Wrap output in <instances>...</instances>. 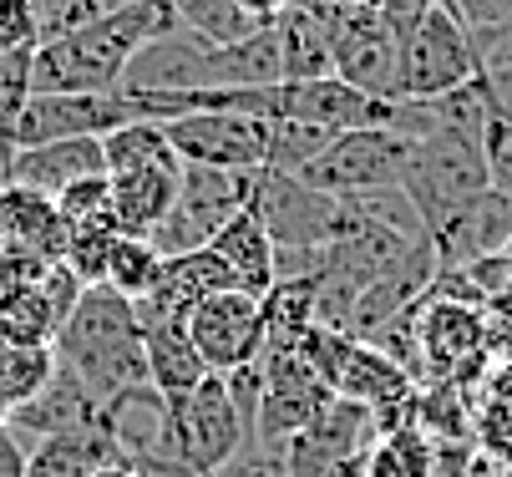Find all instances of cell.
Listing matches in <instances>:
<instances>
[{
	"label": "cell",
	"instance_id": "1",
	"mask_svg": "<svg viewBox=\"0 0 512 477\" xmlns=\"http://www.w3.org/2000/svg\"><path fill=\"white\" fill-rule=\"evenodd\" d=\"M56 366L77 376L92 401H112L122 391L148 386V351H142V315L112 285L82 290L77 310L56 335Z\"/></svg>",
	"mask_w": 512,
	"mask_h": 477
},
{
	"label": "cell",
	"instance_id": "2",
	"mask_svg": "<svg viewBox=\"0 0 512 477\" xmlns=\"http://www.w3.org/2000/svg\"><path fill=\"white\" fill-rule=\"evenodd\" d=\"M168 406V477H218L249 442V422L229 396V381L208 371L188 396Z\"/></svg>",
	"mask_w": 512,
	"mask_h": 477
},
{
	"label": "cell",
	"instance_id": "3",
	"mask_svg": "<svg viewBox=\"0 0 512 477\" xmlns=\"http://www.w3.org/2000/svg\"><path fill=\"white\" fill-rule=\"evenodd\" d=\"M487 188L492 183H487L482 138H467V132H426V138L411 143L401 193L411 198V209L426 224V234L447 229Z\"/></svg>",
	"mask_w": 512,
	"mask_h": 477
},
{
	"label": "cell",
	"instance_id": "4",
	"mask_svg": "<svg viewBox=\"0 0 512 477\" xmlns=\"http://www.w3.org/2000/svg\"><path fill=\"white\" fill-rule=\"evenodd\" d=\"M411 340H416L421 381L477 386V381L492 376L482 305H467V300L431 295V290H426V295L411 305Z\"/></svg>",
	"mask_w": 512,
	"mask_h": 477
},
{
	"label": "cell",
	"instance_id": "5",
	"mask_svg": "<svg viewBox=\"0 0 512 477\" xmlns=\"http://www.w3.org/2000/svg\"><path fill=\"white\" fill-rule=\"evenodd\" d=\"M477 77H482V61H477L467 26L436 0L426 11V21L411 31V41L401 46L396 102H431V97H447V92H457Z\"/></svg>",
	"mask_w": 512,
	"mask_h": 477
},
{
	"label": "cell",
	"instance_id": "6",
	"mask_svg": "<svg viewBox=\"0 0 512 477\" xmlns=\"http://www.w3.org/2000/svg\"><path fill=\"white\" fill-rule=\"evenodd\" d=\"M406 158H411V138H401L391 127H360V132H340L295 178L330 198H365V193L401 188Z\"/></svg>",
	"mask_w": 512,
	"mask_h": 477
},
{
	"label": "cell",
	"instance_id": "7",
	"mask_svg": "<svg viewBox=\"0 0 512 477\" xmlns=\"http://www.w3.org/2000/svg\"><path fill=\"white\" fill-rule=\"evenodd\" d=\"M254 198V173H218V168H193L183 163V183H178V203L168 209V219L153 229V244L163 259L173 254H193L208 249V239L224 229L234 214L249 209Z\"/></svg>",
	"mask_w": 512,
	"mask_h": 477
},
{
	"label": "cell",
	"instance_id": "8",
	"mask_svg": "<svg viewBox=\"0 0 512 477\" xmlns=\"http://www.w3.org/2000/svg\"><path fill=\"white\" fill-rule=\"evenodd\" d=\"M127 122H137V107L122 92H41L0 132V153L66 143V138H107Z\"/></svg>",
	"mask_w": 512,
	"mask_h": 477
},
{
	"label": "cell",
	"instance_id": "9",
	"mask_svg": "<svg viewBox=\"0 0 512 477\" xmlns=\"http://www.w3.org/2000/svg\"><path fill=\"white\" fill-rule=\"evenodd\" d=\"M183 163L218 173H259L269 158V122L249 112H188L158 122Z\"/></svg>",
	"mask_w": 512,
	"mask_h": 477
},
{
	"label": "cell",
	"instance_id": "10",
	"mask_svg": "<svg viewBox=\"0 0 512 477\" xmlns=\"http://www.w3.org/2000/svg\"><path fill=\"white\" fill-rule=\"evenodd\" d=\"M396 66H401V46L386 31V21L376 16L371 0L345 6L330 21V77L335 82H345L365 97L396 102Z\"/></svg>",
	"mask_w": 512,
	"mask_h": 477
},
{
	"label": "cell",
	"instance_id": "11",
	"mask_svg": "<svg viewBox=\"0 0 512 477\" xmlns=\"http://www.w3.org/2000/svg\"><path fill=\"white\" fill-rule=\"evenodd\" d=\"M183 330L193 340L198 361L218 376H229L239 366H254L264 351V305L244 290H224V295H208L203 305H193Z\"/></svg>",
	"mask_w": 512,
	"mask_h": 477
},
{
	"label": "cell",
	"instance_id": "12",
	"mask_svg": "<svg viewBox=\"0 0 512 477\" xmlns=\"http://www.w3.org/2000/svg\"><path fill=\"white\" fill-rule=\"evenodd\" d=\"M371 442H376V417L365 412L360 401L335 396L300 437H289V442L279 447V457H284L289 477H325L330 467L360 457Z\"/></svg>",
	"mask_w": 512,
	"mask_h": 477
},
{
	"label": "cell",
	"instance_id": "13",
	"mask_svg": "<svg viewBox=\"0 0 512 477\" xmlns=\"http://www.w3.org/2000/svg\"><path fill=\"white\" fill-rule=\"evenodd\" d=\"M0 158H6V183L11 188H31V193H46V198H56L61 188L82 183V178L107 173L102 138H66V143H41V148H11Z\"/></svg>",
	"mask_w": 512,
	"mask_h": 477
},
{
	"label": "cell",
	"instance_id": "14",
	"mask_svg": "<svg viewBox=\"0 0 512 477\" xmlns=\"http://www.w3.org/2000/svg\"><path fill=\"white\" fill-rule=\"evenodd\" d=\"M512 244V198L487 188L482 198H472L467 209L431 234V249H436V269H457V264H472V259H487V254H502Z\"/></svg>",
	"mask_w": 512,
	"mask_h": 477
},
{
	"label": "cell",
	"instance_id": "15",
	"mask_svg": "<svg viewBox=\"0 0 512 477\" xmlns=\"http://www.w3.org/2000/svg\"><path fill=\"white\" fill-rule=\"evenodd\" d=\"M224 290H234V275L218 264L213 249H193V254L163 259V275H158L153 295L142 300L137 310L153 315V320H178L183 325L193 305H203L208 295H224Z\"/></svg>",
	"mask_w": 512,
	"mask_h": 477
},
{
	"label": "cell",
	"instance_id": "16",
	"mask_svg": "<svg viewBox=\"0 0 512 477\" xmlns=\"http://www.w3.org/2000/svg\"><path fill=\"white\" fill-rule=\"evenodd\" d=\"M208 249H213L218 264L234 275V290L264 300V295L279 285V244H274V234L264 229V219H259L254 209L234 214L224 229L208 239Z\"/></svg>",
	"mask_w": 512,
	"mask_h": 477
},
{
	"label": "cell",
	"instance_id": "17",
	"mask_svg": "<svg viewBox=\"0 0 512 477\" xmlns=\"http://www.w3.org/2000/svg\"><path fill=\"white\" fill-rule=\"evenodd\" d=\"M0 244L26 249L46 264L66 259V224L56 214V198L31 193V188H0Z\"/></svg>",
	"mask_w": 512,
	"mask_h": 477
},
{
	"label": "cell",
	"instance_id": "18",
	"mask_svg": "<svg viewBox=\"0 0 512 477\" xmlns=\"http://www.w3.org/2000/svg\"><path fill=\"white\" fill-rule=\"evenodd\" d=\"M107 178H112V214H117L122 234L153 239V229L178 203L183 168H132V173H107Z\"/></svg>",
	"mask_w": 512,
	"mask_h": 477
},
{
	"label": "cell",
	"instance_id": "19",
	"mask_svg": "<svg viewBox=\"0 0 512 477\" xmlns=\"http://www.w3.org/2000/svg\"><path fill=\"white\" fill-rule=\"evenodd\" d=\"M137 315H142V310H137ZM142 351H148V386H153L163 401L188 396V391L208 376V366L198 361L193 340H188V330H183L178 320L142 315Z\"/></svg>",
	"mask_w": 512,
	"mask_h": 477
},
{
	"label": "cell",
	"instance_id": "20",
	"mask_svg": "<svg viewBox=\"0 0 512 477\" xmlns=\"http://www.w3.org/2000/svg\"><path fill=\"white\" fill-rule=\"evenodd\" d=\"M112 462H127L122 447L97 427H66V432H51L31 447V462H26V477H92Z\"/></svg>",
	"mask_w": 512,
	"mask_h": 477
},
{
	"label": "cell",
	"instance_id": "21",
	"mask_svg": "<svg viewBox=\"0 0 512 477\" xmlns=\"http://www.w3.org/2000/svg\"><path fill=\"white\" fill-rule=\"evenodd\" d=\"M274 36L284 56V82L330 77V21H320L305 6H284L274 16Z\"/></svg>",
	"mask_w": 512,
	"mask_h": 477
},
{
	"label": "cell",
	"instance_id": "22",
	"mask_svg": "<svg viewBox=\"0 0 512 477\" xmlns=\"http://www.w3.org/2000/svg\"><path fill=\"white\" fill-rule=\"evenodd\" d=\"M56 335H61V315L46 300L41 285L0 290V340H11V346H31V351H56Z\"/></svg>",
	"mask_w": 512,
	"mask_h": 477
},
{
	"label": "cell",
	"instance_id": "23",
	"mask_svg": "<svg viewBox=\"0 0 512 477\" xmlns=\"http://www.w3.org/2000/svg\"><path fill=\"white\" fill-rule=\"evenodd\" d=\"M107 173H132V168H183L178 148L168 143V132L158 122H127L102 138Z\"/></svg>",
	"mask_w": 512,
	"mask_h": 477
},
{
	"label": "cell",
	"instance_id": "24",
	"mask_svg": "<svg viewBox=\"0 0 512 477\" xmlns=\"http://www.w3.org/2000/svg\"><path fill=\"white\" fill-rule=\"evenodd\" d=\"M360 462H365V477H431L436 442L411 422V427H396V432L376 437Z\"/></svg>",
	"mask_w": 512,
	"mask_h": 477
},
{
	"label": "cell",
	"instance_id": "25",
	"mask_svg": "<svg viewBox=\"0 0 512 477\" xmlns=\"http://www.w3.org/2000/svg\"><path fill=\"white\" fill-rule=\"evenodd\" d=\"M158 275H163V254H158V244H153V239H132V234H122L117 249H112V264H107V285H112L122 300L142 305V300L153 295Z\"/></svg>",
	"mask_w": 512,
	"mask_h": 477
},
{
	"label": "cell",
	"instance_id": "26",
	"mask_svg": "<svg viewBox=\"0 0 512 477\" xmlns=\"http://www.w3.org/2000/svg\"><path fill=\"white\" fill-rule=\"evenodd\" d=\"M56 381V351H31V346H11L0 340V396L16 406H26L31 396H41Z\"/></svg>",
	"mask_w": 512,
	"mask_h": 477
},
{
	"label": "cell",
	"instance_id": "27",
	"mask_svg": "<svg viewBox=\"0 0 512 477\" xmlns=\"http://www.w3.org/2000/svg\"><path fill=\"white\" fill-rule=\"evenodd\" d=\"M117 239H122L117 219H97V224L66 229V269H71V275H77L87 290H92V285H107V264H112Z\"/></svg>",
	"mask_w": 512,
	"mask_h": 477
},
{
	"label": "cell",
	"instance_id": "28",
	"mask_svg": "<svg viewBox=\"0 0 512 477\" xmlns=\"http://www.w3.org/2000/svg\"><path fill=\"white\" fill-rule=\"evenodd\" d=\"M335 143V132L310 127V122H269V173H300L305 163H315L325 148Z\"/></svg>",
	"mask_w": 512,
	"mask_h": 477
},
{
	"label": "cell",
	"instance_id": "29",
	"mask_svg": "<svg viewBox=\"0 0 512 477\" xmlns=\"http://www.w3.org/2000/svg\"><path fill=\"white\" fill-rule=\"evenodd\" d=\"M56 214L66 229H77V224H97V219H117L112 214V178L97 173V178H82V183H71L56 193ZM122 229V224H117Z\"/></svg>",
	"mask_w": 512,
	"mask_h": 477
},
{
	"label": "cell",
	"instance_id": "30",
	"mask_svg": "<svg viewBox=\"0 0 512 477\" xmlns=\"http://www.w3.org/2000/svg\"><path fill=\"white\" fill-rule=\"evenodd\" d=\"M31 61H36V46H16V51H0V132H6L21 107L36 97L31 87Z\"/></svg>",
	"mask_w": 512,
	"mask_h": 477
},
{
	"label": "cell",
	"instance_id": "31",
	"mask_svg": "<svg viewBox=\"0 0 512 477\" xmlns=\"http://www.w3.org/2000/svg\"><path fill=\"white\" fill-rule=\"evenodd\" d=\"M442 6L467 26L472 46H482V41L512 31V0H442Z\"/></svg>",
	"mask_w": 512,
	"mask_h": 477
},
{
	"label": "cell",
	"instance_id": "32",
	"mask_svg": "<svg viewBox=\"0 0 512 477\" xmlns=\"http://www.w3.org/2000/svg\"><path fill=\"white\" fill-rule=\"evenodd\" d=\"M482 158H487V183L512 198V117L492 112L482 127Z\"/></svg>",
	"mask_w": 512,
	"mask_h": 477
},
{
	"label": "cell",
	"instance_id": "33",
	"mask_svg": "<svg viewBox=\"0 0 512 477\" xmlns=\"http://www.w3.org/2000/svg\"><path fill=\"white\" fill-rule=\"evenodd\" d=\"M41 21H36V0H0V51L36 46Z\"/></svg>",
	"mask_w": 512,
	"mask_h": 477
},
{
	"label": "cell",
	"instance_id": "34",
	"mask_svg": "<svg viewBox=\"0 0 512 477\" xmlns=\"http://www.w3.org/2000/svg\"><path fill=\"white\" fill-rule=\"evenodd\" d=\"M371 6H376V16L386 21V31L396 36V46H406L411 31L426 21V11L436 6V0H371Z\"/></svg>",
	"mask_w": 512,
	"mask_h": 477
},
{
	"label": "cell",
	"instance_id": "35",
	"mask_svg": "<svg viewBox=\"0 0 512 477\" xmlns=\"http://www.w3.org/2000/svg\"><path fill=\"white\" fill-rule=\"evenodd\" d=\"M482 325H487V351H492V361H512V290L482 305Z\"/></svg>",
	"mask_w": 512,
	"mask_h": 477
},
{
	"label": "cell",
	"instance_id": "36",
	"mask_svg": "<svg viewBox=\"0 0 512 477\" xmlns=\"http://www.w3.org/2000/svg\"><path fill=\"white\" fill-rule=\"evenodd\" d=\"M26 462L31 452L21 447V437L11 427H0V477H26Z\"/></svg>",
	"mask_w": 512,
	"mask_h": 477
},
{
	"label": "cell",
	"instance_id": "37",
	"mask_svg": "<svg viewBox=\"0 0 512 477\" xmlns=\"http://www.w3.org/2000/svg\"><path fill=\"white\" fill-rule=\"evenodd\" d=\"M482 386H487V396H492V401H507V406H512V361L492 366V376H487Z\"/></svg>",
	"mask_w": 512,
	"mask_h": 477
},
{
	"label": "cell",
	"instance_id": "38",
	"mask_svg": "<svg viewBox=\"0 0 512 477\" xmlns=\"http://www.w3.org/2000/svg\"><path fill=\"white\" fill-rule=\"evenodd\" d=\"M0 427H11V401L0 396Z\"/></svg>",
	"mask_w": 512,
	"mask_h": 477
},
{
	"label": "cell",
	"instance_id": "39",
	"mask_svg": "<svg viewBox=\"0 0 512 477\" xmlns=\"http://www.w3.org/2000/svg\"><path fill=\"white\" fill-rule=\"evenodd\" d=\"M502 259H507V275H512V244H507V249H502Z\"/></svg>",
	"mask_w": 512,
	"mask_h": 477
}]
</instances>
